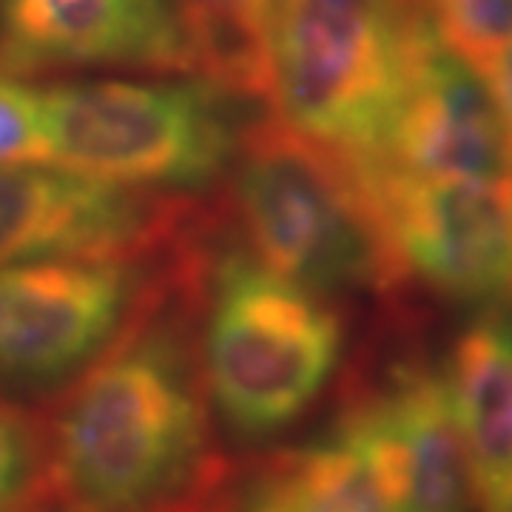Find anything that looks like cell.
Wrapping results in <instances>:
<instances>
[{
  "label": "cell",
  "mask_w": 512,
  "mask_h": 512,
  "mask_svg": "<svg viewBox=\"0 0 512 512\" xmlns=\"http://www.w3.org/2000/svg\"><path fill=\"white\" fill-rule=\"evenodd\" d=\"M194 333L151 305L57 407L49 487L66 512H225Z\"/></svg>",
  "instance_id": "obj_1"
},
{
  "label": "cell",
  "mask_w": 512,
  "mask_h": 512,
  "mask_svg": "<svg viewBox=\"0 0 512 512\" xmlns=\"http://www.w3.org/2000/svg\"><path fill=\"white\" fill-rule=\"evenodd\" d=\"M194 350L211 416L259 444L325 396L345 359V322L330 299L271 271L237 239L202 271Z\"/></svg>",
  "instance_id": "obj_2"
},
{
  "label": "cell",
  "mask_w": 512,
  "mask_h": 512,
  "mask_svg": "<svg viewBox=\"0 0 512 512\" xmlns=\"http://www.w3.org/2000/svg\"><path fill=\"white\" fill-rule=\"evenodd\" d=\"M419 32L413 0H274L265 86L271 117L345 163L376 160Z\"/></svg>",
  "instance_id": "obj_3"
},
{
  "label": "cell",
  "mask_w": 512,
  "mask_h": 512,
  "mask_svg": "<svg viewBox=\"0 0 512 512\" xmlns=\"http://www.w3.org/2000/svg\"><path fill=\"white\" fill-rule=\"evenodd\" d=\"M242 100L197 74L46 86V163L143 194L200 191L234 168L251 128Z\"/></svg>",
  "instance_id": "obj_4"
},
{
  "label": "cell",
  "mask_w": 512,
  "mask_h": 512,
  "mask_svg": "<svg viewBox=\"0 0 512 512\" xmlns=\"http://www.w3.org/2000/svg\"><path fill=\"white\" fill-rule=\"evenodd\" d=\"M242 245L325 299L404 282L362 180L342 157L282 123H251L234 168Z\"/></svg>",
  "instance_id": "obj_5"
},
{
  "label": "cell",
  "mask_w": 512,
  "mask_h": 512,
  "mask_svg": "<svg viewBox=\"0 0 512 512\" xmlns=\"http://www.w3.org/2000/svg\"><path fill=\"white\" fill-rule=\"evenodd\" d=\"M148 254L0 268V387L49 390L86 373L160 299Z\"/></svg>",
  "instance_id": "obj_6"
},
{
  "label": "cell",
  "mask_w": 512,
  "mask_h": 512,
  "mask_svg": "<svg viewBox=\"0 0 512 512\" xmlns=\"http://www.w3.org/2000/svg\"><path fill=\"white\" fill-rule=\"evenodd\" d=\"M350 168L402 279L467 305L510 299L512 183L413 177L384 165Z\"/></svg>",
  "instance_id": "obj_7"
},
{
  "label": "cell",
  "mask_w": 512,
  "mask_h": 512,
  "mask_svg": "<svg viewBox=\"0 0 512 512\" xmlns=\"http://www.w3.org/2000/svg\"><path fill=\"white\" fill-rule=\"evenodd\" d=\"M365 165L413 177L512 183V137L493 94L473 63L441 43L424 12L402 100L376 160Z\"/></svg>",
  "instance_id": "obj_8"
},
{
  "label": "cell",
  "mask_w": 512,
  "mask_h": 512,
  "mask_svg": "<svg viewBox=\"0 0 512 512\" xmlns=\"http://www.w3.org/2000/svg\"><path fill=\"white\" fill-rule=\"evenodd\" d=\"M171 214L126 185L55 163L0 165V268L57 256L148 254Z\"/></svg>",
  "instance_id": "obj_9"
},
{
  "label": "cell",
  "mask_w": 512,
  "mask_h": 512,
  "mask_svg": "<svg viewBox=\"0 0 512 512\" xmlns=\"http://www.w3.org/2000/svg\"><path fill=\"white\" fill-rule=\"evenodd\" d=\"M350 413L379 453L396 512L476 510V464L444 367L396 365Z\"/></svg>",
  "instance_id": "obj_10"
},
{
  "label": "cell",
  "mask_w": 512,
  "mask_h": 512,
  "mask_svg": "<svg viewBox=\"0 0 512 512\" xmlns=\"http://www.w3.org/2000/svg\"><path fill=\"white\" fill-rule=\"evenodd\" d=\"M143 69L191 74L163 0H0V72Z\"/></svg>",
  "instance_id": "obj_11"
},
{
  "label": "cell",
  "mask_w": 512,
  "mask_h": 512,
  "mask_svg": "<svg viewBox=\"0 0 512 512\" xmlns=\"http://www.w3.org/2000/svg\"><path fill=\"white\" fill-rule=\"evenodd\" d=\"M444 376L484 495L512 476L510 313H490L464 330L444 362Z\"/></svg>",
  "instance_id": "obj_12"
},
{
  "label": "cell",
  "mask_w": 512,
  "mask_h": 512,
  "mask_svg": "<svg viewBox=\"0 0 512 512\" xmlns=\"http://www.w3.org/2000/svg\"><path fill=\"white\" fill-rule=\"evenodd\" d=\"M262 476L291 512H396L379 453L350 410Z\"/></svg>",
  "instance_id": "obj_13"
},
{
  "label": "cell",
  "mask_w": 512,
  "mask_h": 512,
  "mask_svg": "<svg viewBox=\"0 0 512 512\" xmlns=\"http://www.w3.org/2000/svg\"><path fill=\"white\" fill-rule=\"evenodd\" d=\"M274 0H163L183 35L191 74L265 100Z\"/></svg>",
  "instance_id": "obj_14"
},
{
  "label": "cell",
  "mask_w": 512,
  "mask_h": 512,
  "mask_svg": "<svg viewBox=\"0 0 512 512\" xmlns=\"http://www.w3.org/2000/svg\"><path fill=\"white\" fill-rule=\"evenodd\" d=\"M49 487V444L26 410L0 399V512H40Z\"/></svg>",
  "instance_id": "obj_15"
},
{
  "label": "cell",
  "mask_w": 512,
  "mask_h": 512,
  "mask_svg": "<svg viewBox=\"0 0 512 512\" xmlns=\"http://www.w3.org/2000/svg\"><path fill=\"white\" fill-rule=\"evenodd\" d=\"M421 12L441 43L473 66L512 46V0H424Z\"/></svg>",
  "instance_id": "obj_16"
},
{
  "label": "cell",
  "mask_w": 512,
  "mask_h": 512,
  "mask_svg": "<svg viewBox=\"0 0 512 512\" xmlns=\"http://www.w3.org/2000/svg\"><path fill=\"white\" fill-rule=\"evenodd\" d=\"M43 89L0 72V165L46 163Z\"/></svg>",
  "instance_id": "obj_17"
},
{
  "label": "cell",
  "mask_w": 512,
  "mask_h": 512,
  "mask_svg": "<svg viewBox=\"0 0 512 512\" xmlns=\"http://www.w3.org/2000/svg\"><path fill=\"white\" fill-rule=\"evenodd\" d=\"M476 69L484 77V83H487V89L493 94L495 106L501 111V117H504L512 137V46L495 52L493 57H487Z\"/></svg>",
  "instance_id": "obj_18"
},
{
  "label": "cell",
  "mask_w": 512,
  "mask_h": 512,
  "mask_svg": "<svg viewBox=\"0 0 512 512\" xmlns=\"http://www.w3.org/2000/svg\"><path fill=\"white\" fill-rule=\"evenodd\" d=\"M231 512H291L285 507V501L276 495V490L271 487V481L265 476H259L248 487V493L239 498L237 504H234V510Z\"/></svg>",
  "instance_id": "obj_19"
},
{
  "label": "cell",
  "mask_w": 512,
  "mask_h": 512,
  "mask_svg": "<svg viewBox=\"0 0 512 512\" xmlns=\"http://www.w3.org/2000/svg\"><path fill=\"white\" fill-rule=\"evenodd\" d=\"M478 504L484 507V512H512V476L490 487L487 493L481 495Z\"/></svg>",
  "instance_id": "obj_20"
},
{
  "label": "cell",
  "mask_w": 512,
  "mask_h": 512,
  "mask_svg": "<svg viewBox=\"0 0 512 512\" xmlns=\"http://www.w3.org/2000/svg\"><path fill=\"white\" fill-rule=\"evenodd\" d=\"M507 313H510V330H512V311H507Z\"/></svg>",
  "instance_id": "obj_21"
}]
</instances>
